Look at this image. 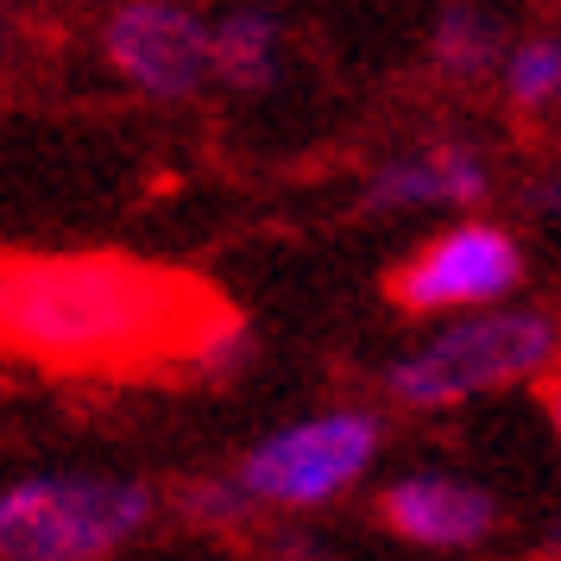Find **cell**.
Segmentation results:
<instances>
[{
    "instance_id": "cell-1",
    "label": "cell",
    "mask_w": 561,
    "mask_h": 561,
    "mask_svg": "<svg viewBox=\"0 0 561 561\" xmlns=\"http://www.w3.org/2000/svg\"><path fill=\"white\" fill-rule=\"evenodd\" d=\"M221 309L178 272L121 253L0 259V347L57 373H121L158 354H196Z\"/></svg>"
},
{
    "instance_id": "cell-2",
    "label": "cell",
    "mask_w": 561,
    "mask_h": 561,
    "mask_svg": "<svg viewBox=\"0 0 561 561\" xmlns=\"http://www.w3.org/2000/svg\"><path fill=\"white\" fill-rule=\"evenodd\" d=\"M561 359V322L530 304H492L442 316L410 354L385 366V398L404 410H460L511 385L549 379Z\"/></svg>"
},
{
    "instance_id": "cell-3",
    "label": "cell",
    "mask_w": 561,
    "mask_h": 561,
    "mask_svg": "<svg viewBox=\"0 0 561 561\" xmlns=\"http://www.w3.org/2000/svg\"><path fill=\"white\" fill-rule=\"evenodd\" d=\"M158 492L121 473H26L0 485V561H107L152 530Z\"/></svg>"
},
{
    "instance_id": "cell-4",
    "label": "cell",
    "mask_w": 561,
    "mask_h": 561,
    "mask_svg": "<svg viewBox=\"0 0 561 561\" xmlns=\"http://www.w3.org/2000/svg\"><path fill=\"white\" fill-rule=\"evenodd\" d=\"M385 448V423L359 404H334L259 435L233 467V485L259 511H322L347 499Z\"/></svg>"
},
{
    "instance_id": "cell-5",
    "label": "cell",
    "mask_w": 561,
    "mask_h": 561,
    "mask_svg": "<svg viewBox=\"0 0 561 561\" xmlns=\"http://www.w3.org/2000/svg\"><path fill=\"white\" fill-rule=\"evenodd\" d=\"M524 284V247L499 221L467 215L455 228L430 233L416 253H404L385 278V297L404 316H467V309L511 304Z\"/></svg>"
},
{
    "instance_id": "cell-6",
    "label": "cell",
    "mask_w": 561,
    "mask_h": 561,
    "mask_svg": "<svg viewBox=\"0 0 561 561\" xmlns=\"http://www.w3.org/2000/svg\"><path fill=\"white\" fill-rule=\"evenodd\" d=\"M114 77L152 102H196L215 82V32L183 0H121L102 26Z\"/></svg>"
},
{
    "instance_id": "cell-7",
    "label": "cell",
    "mask_w": 561,
    "mask_h": 561,
    "mask_svg": "<svg viewBox=\"0 0 561 561\" xmlns=\"http://www.w3.org/2000/svg\"><path fill=\"white\" fill-rule=\"evenodd\" d=\"M379 524L404 536L410 549H435V556H460L480 549L499 530V492L467 473H398L379 492Z\"/></svg>"
},
{
    "instance_id": "cell-8",
    "label": "cell",
    "mask_w": 561,
    "mask_h": 561,
    "mask_svg": "<svg viewBox=\"0 0 561 561\" xmlns=\"http://www.w3.org/2000/svg\"><path fill=\"white\" fill-rule=\"evenodd\" d=\"M492 196V164L467 139H430L373 164L359 190L366 215H423V208H480Z\"/></svg>"
},
{
    "instance_id": "cell-9",
    "label": "cell",
    "mask_w": 561,
    "mask_h": 561,
    "mask_svg": "<svg viewBox=\"0 0 561 561\" xmlns=\"http://www.w3.org/2000/svg\"><path fill=\"white\" fill-rule=\"evenodd\" d=\"M430 57L448 82H485L505 64V20L485 0H442L430 32Z\"/></svg>"
},
{
    "instance_id": "cell-10",
    "label": "cell",
    "mask_w": 561,
    "mask_h": 561,
    "mask_svg": "<svg viewBox=\"0 0 561 561\" xmlns=\"http://www.w3.org/2000/svg\"><path fill=\"white\" fill-rule=\"evenodd\" d=\"M208 32H215V82H228V89H272L278 45H284V26L272 7H228L221 20H208Z\"/></svg>"
},
{
    "instance_id": "cell-11",
    "label": "cell",
    "mask_w": 561,
    "mask_h": 561,
    "mask_svg": "<svg viewBox=\"0 0 561 561\" xmlns=\"http://www.w3.org/2000/svg\"><path fill=\"white\" fill-rule=\"evenodd\" d=\"M499 82H505V102L524 107V114H556L561 107V32H530L517 38L499 64Z\"/></svg>"
},
{
    "instance_id": "cell-12",
    "label": "cell",
    "mask_w": 561,
    "mask_h": 561,
    "mask_svg": "<svg viewBox=\"0 0 561 561\" xmlns=\"http://www.w3.org/2000/svg\"><path fill=\"white\" fill-rule=\"evenodd\" d=\"M178 511L190 517V524H215V530H228V524H247L253 517V499L233 485V473L228 480H196V485H183L178 492Z\"/></svg>"
},
{
    "instance_id": "cell-13",
    "label": "cell",
    "mask_w": 561,
    "mask_h": 561,
    "mask_svg": "<svg viewBox=\"0 0 561 561\" xmlns=\"http://www.w3.org/2000/svg\"><path fill=\"white\" fill-rule=\"evenodd\" d=\"M530 208L542 215V221H556L561 228V171H542V178L530 183Z\"/></svg>"
},
{
    "instance_id": "cell-14",
    "label": "cell",
    "mask_w": 561,
    "mask_h": 561,
    "mask_svg": "<svg viewBox=\"0 0 561 561\" xmlns=\"http://www.w3.org/2000/svg\"><path fill=\"white\" fill-rule=\"evenodd\" d=\"M542 416H549V430H556V442H561V373L542 379Z\"/></svg>"
},
{
    "instance_id": "cell-15",
    "label": "cell",
    "mask_w": 561,
    "mask_h": 561,
    "mask_svg": "<svg viewBox=\"0 0 561 561\" xmlns=\"http://www.w3.org/2000/svg\"><path fill=\"white\" fill-rule=\"evenodd\" d=\"M542 549H549V556H561V524H556L549 536H542Z\"/></svg>"
}]
</instances>
